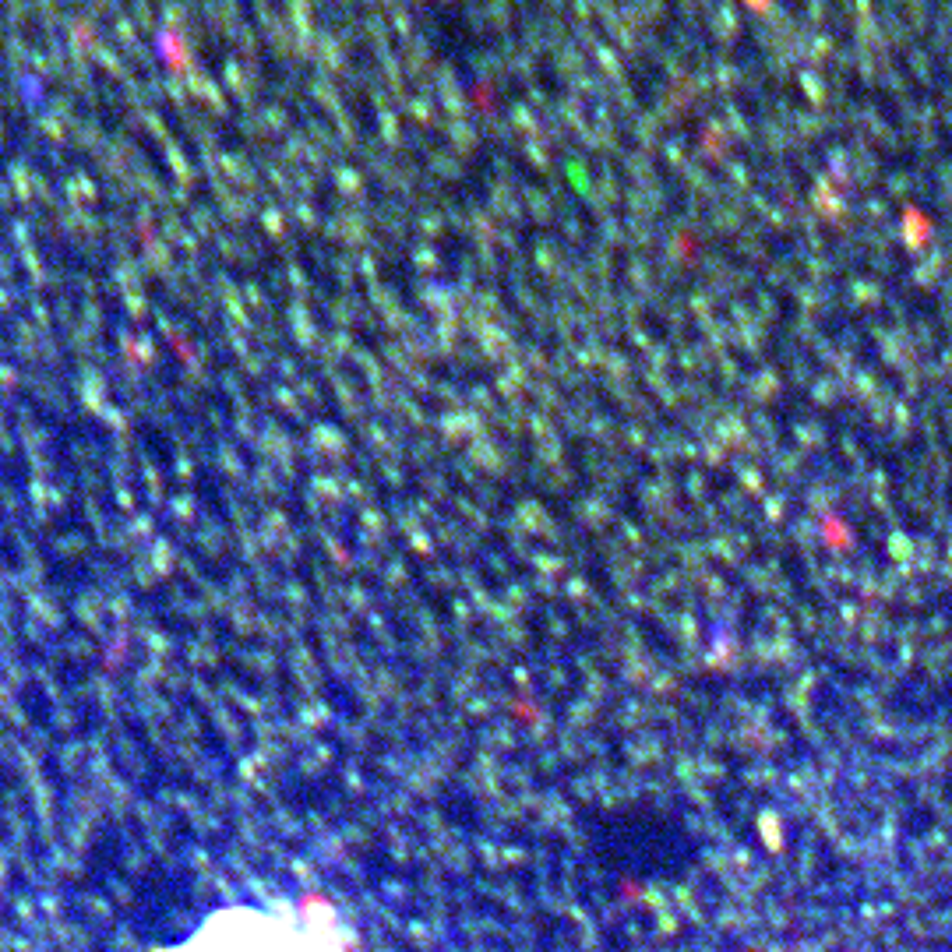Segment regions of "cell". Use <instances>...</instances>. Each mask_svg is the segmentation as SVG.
I'll use <instances>...</instances> for the list:
<instances>
[{"instance_id":"cell-1","label":"cell","mask_w":952,"mask_h":952,"mask_svg":"<svg viewBox=\"0 0 952 952\" xmlns=\"http://www.w3.org/2000/svg\"><path fill=\"white\" fill-rule=\"evenodd\" d=\"M184 952H339V938L328 917L300 907H247L216 917Z\"/></svg>"}]
</instances>
